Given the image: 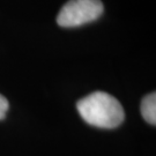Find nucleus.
<instances>
[{"mask_svg":"<svg viewBox=\"0 0 156 156\" xmlns=\"http://www.w3.org/2000/svg\"><path fill=\"white\" fill-rule=\"evenodd\" d=\"M9 103L2 95H0V119H4L6 116V112L8 111Z\"/></svg>","mask_w":156,"mask_h":156,"instance_id":"4","label":"nucleus"},{"mask_svg":"<svg viewBox=\"0 0 156 156\" xmlns=\"http://www.w3.org/2000/svg\"><path fill=\"white\" fill-rule=\"evenodd\" d=\"M141 115L147 123L156 124V94H148L141 102Z\"/></svg>","mask_w":156,"mask_h":156,"instance_id":"3","label":"nucleus"},{"mask_svg":"<svg viewBox=\"0 0 156 156\" xmlns=\"http://www.w3.org/2000/svg\"><path fill=\"white\" fill-rule=\"evenodd\" d=\"M103 11L101 0H69L58 13L57 23L62 28L80 27L97 20Z\"/></svg>","mask_w":156,"mask_h":156,"instance_id":"2","label":"nucleus"},{"mask_svg":"<svg viewBox=\"0 0 156 156\" xmlns=\"http://www.w3.org/2000/svg\"><path fill=\"white\" fill-rule=\"evenodd\" d=\"M81 118L100 128H115L123 123L125 112L120 102L104 91H95L76 103Z\"/></svg>","mask_w":156,"mask_h":156,"instance_id":"1","label":"nucleus"}]
</instances>
